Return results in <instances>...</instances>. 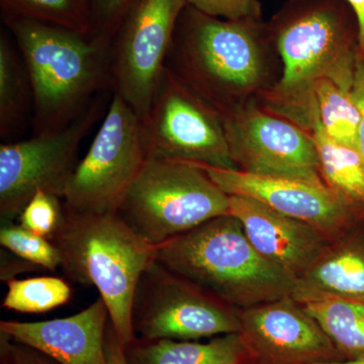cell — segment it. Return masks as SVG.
<instances>
[{
    "mask_svg": "<svg viewBox=\"0 0 364 364\" xmlns=\"http://www.w3.org/2000/svg\"><path fill=\"white\" fill-rule=\"evenodd\" d=\"M229 214L240 221L256 251L294 280L311 267L331 241L310 225L246 196H230Z\"/></svg>",
    "mask_w": 364,
    "mask_h": 364,
    "instance_id": "9a60e30c",
    "label": "cell"
},
{
    "mask_svg": "<svg viewBox=\"0 0 364 364\" xmlns=\"http://www.w3.org/2000/svg\"><path fill=\"white\" fill-rule=\"evenodd\" d=\"M165 69L223 116L275 87L282 64L262 20H223L188 4Z\"/></svg>",
    "mask_w": 364,
    "mask_h": 364,
    "instance_id": "6da1fadb",
    "label": "cell"
},
{
    "mask_svg": "<svg viewBox=\"0 0 364 364\" xmlns=\"http://www.w3.org/2000/svg\"><path fill=\"white\" fill-rule=\"evenodd\" d=\"M263 107L301 127L316 117L333 140L358 149L359 112L350 92L328 79L316 81L306 92L296 97L269 100Z\"/></svg>",
    "mask_w": 364,
    "mask_h": 364,
    "instance_id": "ac0fdd59",
    "label": "cell"
},
{
    "mask_svg": "<svg viewBox=\"0 0 364 364\" xmlns=\"http://www.w3.org/2000/svg\"><path fill=\"white\" fill-rule=\"evenodd\" d=\"M350 93L359 112L358 151L364 160V61L359 58Z\"/></svg>",
    "mask_w": 364,
    "mask_h": 364,
    "instance_id": "f546056e",
    "label": "cell"
},
{
    "mask_svg": "<svg viewBox=\"0 0 364 364\" xmlns=\"http://www.w3.org/2000/svg\"><path fill=\"white\" fill-rule=\"evenodd\" d=\"M355 16L358 28V57L364 61V0H345Z\"/></svg>",
    "mask_w": 364,
    "mask_h": 364,
    "instance_id": "1f68e13d",
    "label": "cell"
},
{
    "mask_svg": "<svg viewBox=\"0 0 364 364\" xmlns=\"http://www.w3.org/2000/svg\"><path fill=\"white\" fill-rule=\"evenodd\" d=\"M140 122L147 159L237 169L221 114L167 69L147 116Z\"/></svg>",
    "mask_w": 364,
    "mask_h": 364,
    "instance_id": "9c48e42d",
    "label": "cell"
},
{
    "mask_svg": "<svg viewBox=\"0 0 364 364\" xmlns=\"http://www.w3.org/2000/svg\"><path fill=\"white\" fill-rule=\"evenodd\" d=\"M7 20H30L90 35V0H1Z\"/></svg>",
    "mask_w": 364,
    "mask_h": 364,
    "instance_id": "603a6c76",
    "label": "cell"
},
{
    "mask_svg": "<svg viewBox=\"0 0 364 364\" xmlns=\"http://www.w3.org/2000/svg\"><path fill=\"white\" fill-rule=\"evenodd\" d=\"M136 339L196 341L239 333L240 310L223 303L156 260L141 277L132 309Z\"/></svg>",
    "mask_w": 364,
    "mask_h": 364,
    "instance_id": "ba28073f",
    "label": "cell"
},
{
    "mask_svg": "<svg viewBox=\"0 0 364 364\" xmlns=\"http://www.w3.org/2000/svg\"><path fill=\"white\" fill-rule=\"evenodd\" d=\"M196 11L223 20H261L259 0H188Z\"/></svg>",
    "mask_w": 364,
    "mask_h": 364,
    "instance_id": "83f0119b",
    "label": "cell"
},
{
    "mask_svg": "<svg viewBox=\"0 0 364 364\" xmlns=\"http://www.w3.org/2000/svg\"><path fill=\"white\" fill-rule=\"evenodd\" d=\"M230 196L200 166L146 159L117 214L158 246L203 223L229 214Z\"/></svg>",
    "mask_w": 364,
    "mask_h": 364,
    "instance_id": "8992f818",
    "label": "cell"
},
{
    "mask_svg": "<svg viewBox=\"0 0 364 364\" xmlns=\"http://www.w3.org/2000/svg\"><path fill=\"white\" fill-rule=\"evenodd\" d=\"M2 306L18 313L49 312L70 301V284L62 277H38L9 279Z\"/></svg>",
    "mask_w": 364,
    "mask_h": 364,
    "instance_id": "cb8c5ba5",
    "label": "cell"
},
{
    "mask_svg": "<svg viewBox=\"0 0 364 364\" xmlns=\"http://www.w3.org/2000/svg\"><path fill=\"white\" fill-rule=\"evenodd\" d=\"M33 112L32 85L21 53L4 33L0 36V136L14 142Z\"/></svg>",
    "mask_w": 364,
    "mask_h": 364,
    "instance_id": "ffe728a7",
    "label": "cell"
},
{
    "mask_svg": "<svg viewBox=\"0 0 364 364\" xmlns=\"http://www.w3.org/2000/svg\"><path fill=\"white\" fill-rule=\"evenodd\" d=\"M124 353L129 364H252L239 333L207 342L136 339Z\"/></svg>",
    "mask_w": 364,
    "mask_h": 364,
    "instance_id": "d6986e66",
    "label": "cell"
},
{
    "mask_svg": "<svg viewBox=\"0 0 364 364\" xmlns=\"http://www.w3.org/2000/svg\"><path fill=\"white\" fill-rule=\"evenodd\" d=\"M105 353L109 364H129L124 346L117 338V333L111 323L107 325L105 333Z\"/></svg>",
    "mask_w": 364,
    "mask_h": 364,
    "instance_id": "4dcf8cb0",
    "label": "cell"
},
{
    "mask_svg": "<svg viewBox=\"0 0 364 364\" xmlns=\"http://www.w3.org/2000/svg\"><path fill=\"white\" fill-rule=\"evenodd\" d=\"M188 0H138L112 44V92L139 119L147 116Z\"/></svg>",
    "mask_w": 364,
    "mask_h": 364,
    "instance_id": "8fae6325",
    "label": "cell"
},
{
    "mask_svg": "<svg viewBox=\"0 0 364 364\" xmlns=\"http://www.w3.org/2000/svg\"><path fill=\"white\" fill-rule=\"evenodd\" d=\"M63 217V200L39 189L26 203L18 219V224L25 229L51 240Z\"/></svg>",
    "mask_w": 364,
    "mask_h": 364,
    "instance_id": "484cf974",
    "label": "cell"
},
{
    "mask_svg": "<svg viewBox=\"0 0 364 364\" xmlns=\"http://www.w3.org/2000/svg\"><path fill=\"white\" fill-rule=\"evenodd\" d=\"M291 296L299 304L323 298L364 303V219L330 241L296 280Z\"/></svg>",
    "mask_w": 364,
    "mask_h": 364,
    "instance_id": "e0dca14e",
    "label": "cell"
},
{
    "mask_svg": "<svg viewBox=\"0 0 364 364\" xmlns=\"http://www.w3.org/2000/svg\"><path fill=\"white\" fill-rule=\"evenodd\" d=\"M221 117L237 169L325 183L312 136L298 124L268 111L258 100Z\"/></svg>",
    "mask_w": 364,
    "mask_h": 364,
    "instance_id": "7c38bea8",
    "label": "cell"
},
{
    "mask_svg": "<svg viewBox=\"0 0 364 364\" xmlns=\"http://www.w3.org/2000/svg\"><path fill=\"white\" fill-rule=\"evenodd\" d=\"M229 196L259 200L277 212L310 225L330 240L364 219V205L324 182L255 176L238 169L196 164Z\"/></svg>",
    "mask_w": 364,
    "mask_h": 364,
    "instance_id": "4fadbf2b",
    "label": "cell"
},
{
    "mask_svg": "<svg viewBox=\"0 0 364 364\" xmlns=\"http://www.w3.org/2000/svg\"><path fill=\"white\" fill-rule=\"evenodd\" d=\"M267 28L282 73L260 98L296 97L320 79L350 92L359 58L358 28L345 0H289Z\"/></svg>",
    "mask_w": 364,
    "mask_h": 364,
    "instance_id": "5b68a950",
    "label": "cell"
},
{
    "mask_svg": "<svg viewBox=\"0 0 364 364\" xmlns=\"http://www.w3.org/2000/svg\"><path fill=\"white\" fill-rule=\"evenodd\" d=\"M0 244L16 257L37 267L51 272L61 267V256L51 240L32 233L14 221H1Z\"/></svg>",
    "mask_w": 364,
    "mask_h": 364,
    "instance_id": "d4e9b609",
    "label": "cell"
},
{
    "mask_svg": "<svg viewBox=\"0 0 364 364\" xmlns=\"http://www.w3.org/2000/svg\"><path fill=\"white\" fill-rule=\"evenodd\" d=\"M105 111L104 95H100L80 117L61 130L1 144V221H16L39 189L63 200L67 183L78 163L80 144Z\"/></svg>",
    "mask_w": 364,
    "mask_h": 364,
    "instance_id": "30bf717a",
    "label": "cell"
},
{
    "mask_svg": "<svg viewBox=\"0 0 364 364\" xmlns=\"http://www.w3.org/2000/svg\"><path fill=\"white\" fill-rule=\"evenodd\" d=\"M67 279L97 287L109 323L124 348L136 340L132 309L145 270L156 260V246L117 214L79 213L64 205L63 221L51 238Z\"/></svg>",
    "mask_w": 364,
    "mask_h": 364,
    "instance_id": "3957f363",
    "label": "cell"
},
{
    "mask_svg": "<svg viewBox=\"0 0 364 364\" xmlns=\"http://www.w3.org/2000/svg\"><path fill=\"white\" fill-rule=\"evenodd\" d=\"M138 0H90V36L112 44Z\"/></svg>",
    "mask_w": 364,
    "mask_h": 364,
    "instance_id": "4316f807",
    "label": "cell"
},
{
    "mask_svg": "<svg viewBox=\"0 0 364 364\" xmlns=\"http://www.w3.org/2000/svg\"><path fill=\"white\" fill-rule=\"evenodd\" d=\"M109 311L102 298L69 317L18 322L1 321L0 333L36 349L59 364H109L105 333Z\"/></svg>",
    "mask_w": 364,
    "mask_h": 364,
    "instance_id": "2e32d148",
    "label": "cell"
},
{
    "mask_svg": "<svg viewBox=\"0 0 364 364\" xmlns=\"http://www.w3.org/2000/svg\"><path fill=\"white\" fill-rule=\"evenodd\" d=\"M240 334L252 364L343 360L315 318L291 296L240 310Z\"/></svg>",
    "mask_w": 364,
    "mask_h": 364,
    "instance_id": "5bb4252c",
    "label": "cell"
},
{
    "mask_svg": "<svg viewBox=\"0 0 364 364\" xmlns=\"http://www.w3.org/2000/svg\"><path fill=\"white\" fill-rule=\"evenodd\" d=\"M301 305L320 325L343 360L364 359V303L323 298Z\"/></svg>",
    "mask_w": 364,
    "mask_h": 364,
    "instance_id": "7402d4cb",
    "label": "cell"
},
{
    "mask_svg": "<svg viewBox=\"0 0 364 364\" xmlns=\"http://www.w3.org/2000/svg\"><path fill=\"white\" fill-rule=\"evenodd\" d=\"M303 129L312 136L325 183L364 205V160L358 148L333 140L316 117L306 119Z\"/></svg>",
    "mask_w": 364,
    "mask_h": 364,
    "instance_id": "44dd1931",
    "label": "cell"
},
{
    "mask_svg": "<svg viewBox=\"0 0 364 364\" xmlns=\"http://www.w3.org/2000/svg\"><path fill=\"white\" fill-rule=\"evenodd\" d=\"M156 261L238 310L291 296L296 282L256 251L230 214L156 246Z\"/></svg>",
    "mask_w": 364,
    "mask_h": 364,
    "instance_id": "277c9868",
    "label": "cell"
},
{
    "mask_svg": "<svg viewBox=\"0 0 364 364\" xmlns=\"http://www.w3.org/2000/svg\"><path fill=\"white\" fill-rule=\"evenodd\" d=\"M146 159L140 119L112 92L90 149L67 183L64 205L79 213L116 214Z\"/></svg>",
    "mask_w": 364,
    "mask_h": 364,
    "instance_id": "52a82bcc",
    "label": "cell"
},
{
    "mask_svg": "<svg viewBox=\"0 0 364 364\" xmlns=\"http://www.w3.org/2000/svg\"><path fill=\"white\" fill-rule=\"evenodd\" d=\"M1 358L9 364H59L45 354L18 343L1 333Z\"/></svg>",
    "mask_w": 364,
    "mask_h": 364,
    "instance_id": "f1b7e54d",
    "label": "cell"
},
{
    "mask_svg": "<svg viewBox=\"0 0 364 364\" xmlns=\"http://www.w3.org/2000/svg\"><path fill=\"white\" fill-rule=\"evenodd\" d=\"M30 76L33 135L61 130L112 90V44L41 21L7 20Z\"/></svg>",
    "mask_w": 364,
    "mask_h": 364,
    "instance_id": "7a4b0ae2",
    "label": "cell"
},
{
    "mask_svg": "<svg viewBox=\"0 0 364 364\" xmlns=\"http://www.w3.org/2000/svg\"><path fill=\"white\" fill-rule=\"evenodd\" d=\"M313 364H364V359H356V360L324 361V363H316Z\"/></svg>",
    "mask_w": 364,
    "mask_h": 364,
    "instance_id": "d6a6232c",
    "label": "cell"
}]
</instances>
